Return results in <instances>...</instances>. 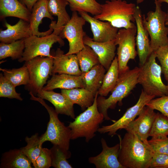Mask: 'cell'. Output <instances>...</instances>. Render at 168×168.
<instances>
[{
    "instance_id": "d590c367",
    "label": "cell",
    "mask_w": 168,
    "mask_h": 168,
    "mask_svg": "<svg viewBox=\"0 0 168 168\" xmlns=\"http://www.w3.org/2000/svg\"><path fill=\"white\" fill-rule=\"evenodd\" d=\"M15 86L4 77L2 73L0 74V97L9 99H16L23 100L21 94L17 93Z\"/></svg>"
},
{
    "instance_id": "ab89813d",
    "label": "cell",
    "mask_w": 168,
    "mask_h": 168,
    "mask_svg": "<svg viewBox=\"0 0 168 168\" xmlns=\"http://www.w3.org/2000/svg\"><path fill=\"white\" fill-rule=\"evenodd\" d=\"M51 164L50 149L43 148L40 153L32 165L35 168H49L51 166Z\"/></svg>"
},
{
    "instance_id": "9a60e30c",
    "label": "cell",
    "mask_w": 168,
    "mask_h": 168,
    "mask_svg": "<svg viewBox=\"0 0 168 168\" xmlns=\"http://www.w3.org/2000/svg\"><path fill=\"white\" fill-rule=\"evenodd\" d=\"M102 150L96 156L89 158V163L95 165L96 168H124L118 160L120 144L110 147L105 139L100 140Z\"/></svg>"
},
{
    "instance_id": "b9f144b4",
    "label": "cell",
    "mask_w": 168,
    "mask_h": 168,
    "mask_svg": "<svg viewBox=\"0 0 168 168\" xmlns=\"http://www.w3.org/2000/svg\"><path fill=\"white\" fill-rule=\"evenodd\" d=\"M19 1L24 5L31 12L34 5L38 0H19Z\"/></svg>"
},
{
    "instance_id": "d6986e66",
    "label": "cell",
    "mask_w": 168,
    "mask_h": 168,
    "mask_svg": "<svg viewBox=\"0 0 168 168\" xmlns=\"http://www.w3.org/2000/svg\"><path fill=\"white\" fill-rule=\"evenodd\" d=\"M5 30H0V41L9 44L22 39H25L33 35L30 22L22 19L14 25L5 22Z\"/></svg>"
},
{
    "instance_id": "f1b7e54d",
    "label": "cell",
    "mask_w": 168,
    "mask_h": 168,
    "mask_svg": "<svg viewBox=\"0 0 168 168\" xmlns=\"http://www.w3.org/2000/svg\"><path fill=\"white\" fill-rule=\"evenodd\" d=\"M82 74L88 72L93 67L100 63L98 56L89 46L84 48L76 54Z\"/></svg>"
},
{
    "instance_id": "9c48e42d",
    "label": "cell",
    "mask_w": 168,
    "mask_h": 168,
    "mask_svg": "<svg viewBox=\"0 0 168 168\" xmlns=\"http://www.w3.org/2000/svg\"><path fill=\"white\" fill-rule=\"evenodd\" d=\"M137 26L119 29L115 39L117 48V59L119 74L128 70L127 64L130 59H134L137 52L135 49Z\"/></svg>"
},
{
    "instance_id": "cb8c5ba5",
    "label": "cell",
    "mask_w": 168,
    "mask_h": 168,
    "mask_svg": "<svg viewBox=\"0 0 168 168\" xmlns=\"http://www.w3.org/2000/svg\"><path fill=\"white\" fill-rule=\"evenodd\" d=\"M75 88H84L81 76H76L66 74H53L43 89L53 91L59 88L69 89Z\"/></svg>"
},
{
    "instance_id": "8fae6325",
    "label": "cell",
    "mask_w": 168,
    "mask_h": 168,
    "mask_svg": "<svg viewBox=\"0 0 168 168\" xmlns=\"http://www.w3.org/2000/svg\"><path fill=\"white\" fill-rule=\"evenodd\" d=\"M86 21L78 15L77 12H72L70 19L65 26L59 35L66 38L69 43V49L66 55L76 54L84 47L83 38L86 35L83 29Z\"/></svg>"
},
{
    "instance_id": "6da1fadb",
    "label": "cell",
    "mask_w": 168,
    "mask_h": 168,
    "mask_svg": "<svg viewBox=\"0 0 168 168\" xmlns=\"http://www.w3.org/2000/svg\"><path fill=\"white\" fill-rule=\"evenodd\" d=\"M119 139L118 160L124 168H150L154 152L148 142L129 132Z\"/></svg>"
},
{
    "instance_id": "ffe728a7",
    "label": "cell",
    "mask_w": 168,
    "mask_h": 168,
    "mask_svg": "<svg viewBox=\"0 0 168 168\" xmlns=\"http://www.w3.org/2000/svg\"><path fill=\"white\" fill-rule=\"evenodd\" d=\"M37 96L51 103L54 106L55 110L58 114L66 115L73 119L75 118L74 104L61 93L42 89L37 93Z\"/></svg>"
},
{
    "instance_id": "52a82bcc",
    "label": "cell",
    "mask_w": 168,
    "mask_h": 168,
    "mask_svg": "<svg viewBox=\"0 0 168 168\" xmlns=\"http://www.w3.org/2000/svg\"><path fill=\"white\" fill-rule=\"evenodd\" d=\"M154 0L155 11L148 12L146 17L144 14L142 15L143 25L151 38L152 52L160 47L168 45V26L165 24L166 13L162 10L161 3L157 0Z\"/></svg>"
},
{
    "instance_id": "d4e9b609",
    "label": "cell",
    "mask_w": 168,
    "mask_h": 168,
    "mask_svg": "<svg viewBox=\"0 0 168 168\" xmlns=\"http://www.w3.org/2000/svg\"><path fill=\"white\" fill-rule=\"evenodd\" d=\"M30 160L22 152L21 149L10 150L2 155L1 168H31Z\"/></svg>"
},
{
    "instance_id": "bcb514c9",
    "label": "cell",
    "mask_w": 168,
    "mask_h": 168,
    "mask_svg": "<svg viewBox=\"0 0 168 168\" xmlns=\"http://www.w3.org/2000/svg\"><path fill=\"white\" fill-rule=\"evenodd\" d=\"M167 87H168V84H167Z\"/></svg>"
},
{
    "instance_id": "7402d4cb",
    "label": "cell",
    "mask_w": 168,
    "mask_h": 168,
    "mask_svg": "<svg viewBox=\"0 0 168 168\" xmlns=\"http://www.w3.org/2000/svg\"><path fill=\"white\" fill-rule=\"evenodd\" d=\"M69 5L66 0H49L47 7L49 12L52 16H57V21H52L49 26L53 29V33L59 35L71 17L66 10V7Z\"/></svg>"
},
{
    "instance_id": "f546056e",
    "label": "cell",
    "mask_w": 168,
    "mask_h": 168,
    "mask_svg": "<svg viewBox=\"0 0 168 168\" xmlns=\"http://www.w3.org/2000/svg\"><path fill=\"white\" fill-rule=\"evenodd\" d=\"M4 77L14 86L26 85L29 81V74L27 67L24 64L19 68L12 69L0 68Z\"/></svg>"
},
{
    "instance_id": "3957f363",
    "label": "cell",
    "mask_w": 168,
    "mask_h": 168,
    "mask_svg": "<svg viewBox=\"0 0 168 168\" xmlns=\"http://www.w3.org/2000/svg\"><path fill=\"white\" fill-rule=\"evenodd\" d=\"M29 94L31 96L30 99L40 103L47 110L49 115V119L47 129L40 136L41 142L43 143L47 141H49L53 145L59 147L66 153L71 155L69 150L71 140L70 129L60 120L58 114L55 110L49 106L43 99L35 97L31 91Z\"/></svg>"
},
{
    "instance_id": "83f0119b",
    "label": "cell",
    "mask_w": 168,
    "mask_h": 168,
    "mask_svg": "<svg viewBox=\"0 0 168 168\" xmlns=\"http://www.w3.org/2000/svg\"><path fill=\"white\" fill-rule=\"evenodd\" d=\"M119 76L118 60L117 57H115L104 76L102 85L98 92V95L104 97L107 96L116 86Z\"/></svg>"
},
{
    "instance_id": "8d00e7d4",
    "label": "cell",
    "mask_w": 168,
    "mask_h": 168,
    "mask_svg": "<svg viewBox=\"0 0 168 168\" xmlns=\"http://www.w3.org/2000/svg\"><path fill=\"white\" fill-rule=\"evenodd\" d=\"M148 142L154 153L168 154V138L167 136L152 137Z\"/></svg>"
},
{
    "instance_id": "d6a6232c",
    "label": "cell",
    "mask_w": 168,
    "mask_h": 168,
    "mask_svg": "<svg viewBox=\"0 0 168 168\" xmlns=\"http://www.w3.org/2000/svg\"><path fill=\"white\" fill-rule=\"evenodd\" d=\"M26 145L21 148L22 153L31 161L32 164L39 156L42 149V143L41 141V136L38 133L33 135L30 137H26L25 138Z\"/></svg>"
},
{
    "instance_id": "44dd1931",
    "label": "cell",
    "mask_w": 168,
    "mask_h": 168,
    "mask_svg": "<svg viewBox=\"0 0 168 168\" xmlns=\"http://www.w3.org/2000/svg\"><path fill=\"white\" fill-rule=\"evenodd\" d=\"M49 0H38L34 5L31 12L30 22V29L33 35L38 37H43L52 33L54 30L50 26L49 29L44 32H40L39 26L42 23V20L47 17L51 20L54 19L52 16L49 12L48 9V3Z\"/></svg>"
},
{
    "instance_id": "ee69618b",
    "label": "cell",
    "mask_w": 168,
    "mask_h": 168,
    "mask_svg": "<svg viewBox=\"0 0 168 168\" xmlns=\"http://www.w3.org/2000/svg\"><path fill=\"white\" fill-rule=\"evenodd\" d=\"M158 2L161 3L162 2H166L168 4V0H157Z\"/></svg>"
},
{
    "instance_id": "277c9868",
    "label": "cell",
    "mask_w": 168,
    "mask_h": 168,
    "mask_svg": "<svg viewBox=\"0 0 168 168\" xmlns=\"http://www.w3.org/2000/svg\"><path fill=\"white\" fill-rule=\"evenodd\" d=\"M136 6L125 0H106L101 4L100 13L94 17L100 20L109 22L118 28L128 29L135 25L134 17Z\"/></svg>"
},
{
    "instance_id": "74e56055",
    "label": "cell",
    "mask_w": 168,
    "mask_h": 168,
    "mask_svg": "<svg viewBox=\"0 0 168 168\" xmlns=\"http://www.w3.org/2000/svg\"><path fill=\"white\" fill-rule=\"evenodd\" d=\"M155 52L160 63L162 73L168 82V45L160 47Z\"/></svg>"
},
{
    "instance_id": "1f68e13d",
    "label": "cell",
    "mask_w": 168,
    "mask_h": 168,
    "mask_svg": "<svg viewBox=\"0 0 168 168\" xmlns=\"http://www.w3.org/2000/svg\"><path fill=\"white\" fill-rule=\"evenodd\" d=\"M72 12L89 13L94 16L99 14L101 4L96 0H66Z\"/></svg>"
},
{
    "instance_id": "8992f818",
    "label": "cell",
    "mask_w": 168,
    "mask_h": 168,
    "mask_svg": "<svg viewBox=\"0 0 168 168\" xmlns=\"http://www.w3.org/2000/svg\"><path fill=\"white\" fill-rule=\"evenodd\" d=\"M156 55L153 51L145 63L139 67L138 82L142 87L143 91L150 96L161 97L168 95L167 85L162 82L160 65L156 62Z\"/></svg>"
},
{
    "instance_id": "5bb4252c",
    "label": "cell",
    "mask_w": 168,
    "mask_h": 168,
    "mask_svg": "<svg viewBox=\"0 0 168 168\" xmlns=\"http://www.w3.org/2000/svg\"><path fill=\"white\" fill-rule=\"evenodd\" d=\"M134 17L136 24V43L140 66L145 63L152 52L149 33L143 25L141 11L138 6L136 7Z\"/></svg>"
},
{
    "instance_id": "e0dca14e",
    "label": "cell",
    "mask_w": 168,
    "mask_h": 168,
    "mask_svg": "<svg viewBox=\"0 0 168 168\" xmlns=\"http://www.w3.org/2000/svg\"><path fill=\"white\" fill-rule=\"evenodd\" d=\"M56 73L81 76L82 72L76 54L66 55L60 49L57 48L53 56L52 70L53 74Z\"/></svg>"
},
{
    "instance_id": "7bdbcfd3",
    "label": "cell",
    "mask_w": 168,
    "mask_h": 168,
    "mask_svg": "<svg viewBox=\"0 0 168 168\" xmlns=\"http://www.w3.org/2000/svg\"><path fill=\"white\" fill-rule=\"evenodd\" d=\"M165 24L166 26H168V10L167 11V12L166 13Z\"/></svg>"
},
{
    "instance_id": "60d3db41",
    "label": "cell",
    "mask_w": 168,
    "mask_h": 168,
    "mask_svg": "<svg viewBox=\"0 0 168 168\" xmlns=\"http://www.w3.org/2000/svg\"><path fill=\"white\" fill-rule=\"evenodd\" d=\"M150 168H168V154L154 153Z\"/></svg>"
},
{
    "instance_id": "f6af8a7d",
    "label": "cell",
    "mask_w": 168,
    "mask_h": 168,
    "mask_svg": "<svg viewBox=\"0 0 168 168\" xmlns=\"http://www.w3.org/2000/svg\"><path fill=\"white\" fill-rule=\"evenodd\" d=\"M144 0H137L136 2L137 3V4H140L142 2H143Z\"/></svg>"
},
{
    "instance_id": "e575fe53",
    "label": "cell",
    "mask_w": 168,
    "mask_h": 168,
    "mask_svg": "<svg viewBox=\"0 0 168 168\" xmlns=\"http://www.w3.org/2000/svg\"><path fill=\"white\" fill-rule=\"evenodd\" d=\"M168 136V117L158 112L156 114L149 136Z\"/></svg>"
},
{
    "instance_id": "ba28073f",
    "label": "cell",
    "mask_w": 168,
    "mask_h": 168,
    "mask_svg": "<svg viewBox=\"0 0 168 168\" xmlns=\"http://www.w3.org/2000/svg\"><path fill=\"white\" fill-rule=\"evenodd\" d=\"M25 64L29 74V81L26 86L35 96L43 89L49 76L53 74V56H37L26 61Z\"/></svg>"
},
{
    "instance_id": "f35d334b",
    "label": "cell",
    "mask_w": 168,
    "mask_h": 168,
    "mask_svg": "<svg viewBox=\"0 0 168 168\" xmlns=\"http://www.w3.org/2000/svg\"><path fill=\"white\" fill-rule=\"evenodd\" d=\"M153 110H157L168 117V95L150 100L146 105Z\"/></svg>"
},
{
    "instance_id": "ac0fdd59",
    "label": "cell",
    "mask_w": 168,
    "mask_h": 168,
    "mask_svg": "<svg viewBox=\"0 0 168 168\" xmlns=\"http://www.w3.org/2000/svg\"><path fill=\"white\" fill-rule=\"evenodd\" d=\"M115 39L105 42H96L86 34L83 38L84 44L89 46L94 50L98 56L100 63L106 71L108 70L115 57Z\"/></svg>"
},
{
    "instance_id": "484cf974",
    "label": "cell",
    "mask_w": 168,
    "mask_h": 168,
    "mask_svg": "<svg viewBox=\"0 0 168 168\" xmlns=\"http://www.w3.org/2000/svg\"><path fill=\"white\" fill-rule=\"evenodd\" d=\"M106 70L100 63L88 72L81 74L84 88L95 96L100 87Z\"/></svg>"
},
{
    "instance_id": "603a6c76",
    "label": "cell",
    "mask_w": 168,
    "mask_h": 168,
    "mask_svg": "<svg viewBox=\"0 0 168 168\" xmlns=\"http://www.w3.org/2000/svg\"><path fill=\"white\" fill-rule=\"evenodd\" d=\"M31 12L19 0H0V19L17 17L30 22Z\"/></svg>"
},
{
    "instance_id": "4fadbf2b",
    "label": "cell",
    "mask_w": 168,
    "mask_h": 168,
    "mask_svg": "<svg viewBox=\"0 0 168 168\" xmlns=\"http://www.w3.org/2000/svg\"><path fill=\"white\" fill-rule=\"evenodd\" d=\"M156 114L154 110L145 105L138 117L131 122L125 129L127 132L135 134L143 142L148 143L147 138Z\"/></svg>"
},
{
    "instance_id": "7c38bea8",
    "label": "cell",
    "mask_w": 168,
    "mask_h": 168,
    "mask_svg": "<svg viewBox=\"0 0 168 168\" xmlns=\"http://www.w3.org/2000/svg\"><path fill=\"white\" fill-rule=\"evenodd\" d=\"M155 97L149 96L142 90V92L137 103L133 106L128 109L123 115L112 124L103 126L99 128L98 132L101 134L107 133L109 135L113 137L117 134V131L125 129L128 125L138 115L143 108L152 99Z\"/></svg>"
},
{
    "instance_id": "4316f807",
    "label": "cell",
    "mask_w": 168,
    "mask_h": 168,
    "mask_svg": "<svg viewBox=\"0 0 168 168\" xmlns=\"http://www.w3.org/2000/svg\"><path fill=\"white\" fill-rule=\"evenodd\" d=\"M61 93L74 104L79 105L82 110H85L92 105L96 96L83 88L61 89Z\"/></svg>"
},
{
    "instance_id": "5b68a950",
    "label": "cell",
    "mask_w": 168,
    "mask_h": 168,
    "mask_svg": "<svg viewBox=\"0 0 168 168\" xmlns=\"http://www.w3.org/2000/svg\"><path fill=\"white\" fill-rule=\"evenodd\" d=\"M97 92L92 105L70 122L68 127L71 130V140L84 138L88 142L96 136V133L104 119L99 111L97 105Z\"/></svg>"
},
{
    "instance_id": "2e32d148",
    "label": "cell",
    "mask_w": 168,
    "mask_h": 168,
    "mask_svg": "<svg viewBox=\"0 0 168 168\" xmlns=\"http://www.w3.org/2000/svg\"><path fill=\"white\" fill-rule=\"evenodd\" d=\"M78 13L90 24L93 41L103 42L115 39L119 28L113 26L108 21H103L92 17L87 13L80 12Z\"/></svg>"
},
{
    "instance_id": "4dcf8cb0",
    "label": "cell",
    "mask_w": 168,
    "mask_h": 168,
    "mask_svg": "<svg viewBox=\"0 0 168 168\" xmlns=\"http://www.w3.org/2000/svg\"><path fill=\"white\" fill-rule=\"evenodd\" d=\"M25 48L24 39L10 43H0V59L11 57L13 60L21 58Z\"/></svg>"
},
{
    "instance_id": "30bf717a",
    "label": "cell",
    "mask_w": 168,
    "mask_h": 168,
    "mask_svg": "<svg viewBox=\"0 0 168 168\" xmlns=\"http://www.w3.org/2000/svg\"><path fill=\"white\" fill-rule=\"evenodd\" d=\"M24 40L25 48L22 58L18 60L20 62L27 61L38 56L52 57L50 49L53 44L58 42L63 46L64 44L60 36L53 32L41 37L32 35Z\"/></svg>"
},
{
    "instance_id": "7a4b0ae2",
    "label": "cell",
    "mask_w": 168,
    "mask_h": 168,
    "mask_svg": "<svg viewBox=\"0 0 168 168\" xmlns=\"http://www.w3.org/2000/svg\"><path fill=\"white\" fill-rule=\"evenodd\" d=\"M139 71V67H135L119 74L117 82L110 96L107 98L101 96L97 97L98 110L102 114L105 120L115 121L111 119L108 116V110L109 109H114L117 103L121 105L122 100L130 94L138 83Z\"/></svg>"
},
{
    "instance_id": "836d02e7",
    "label": "cell",
    "mask_w": 168,
    "mask_h": 168,
    "mask_svg": "<svg viewBox=\"0 0 168 168\" xmlns=\"http://www.w3.org/2000/svg\"><path fill=\"white\" fill-rule=\"evenodd\" d=\"M52 158L51 166L55 168H72L67 159L71 155L64 152L58 146L53 145L50 149Z\"/></svg>"
}]
</instances>
